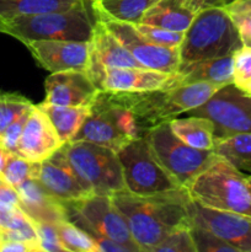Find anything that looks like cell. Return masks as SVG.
Here are the masks:
<instances>
[{
    "label": "cell",
    "instance_id": "6da1fadb",
    "mask_svg": "<svg viewBox=\"0 0 251 252\" xmlns=\"http://www.w3.org/2000/svg\"><path fill=\"white\" fill-rule=\"evenodd\" d=\"M111 198L125 217L140 252H153L175 229L191 225L192 198L185 187L155 194H135L123 189Z\"/></svg>",
    "mask_w": 251,
    "mask_h": 252
},
{
    "label": "cell",
    "instance_id": "7a4b0ae2",
    "mask_svg": "<svg viewBox=\"0 0 251 252\" xmlns=\"http://www.w3.org/2000/svg\"><path fill=\"white\" fill-rule=\"evenodd\" d=\"M220 88L223 86L212 83H193L161 90L106 93L113 101L132 111L145 135L148 130L206 103Z\"/></svg>",
    "mask_w": 251,
    "mask_h": 252
},
{
    "label": "cell",
    "instance_id": "3957f363",
    "mask_svg": "<svg viewBox=\"0 0 251 252\" xmlns=\"http://www.w3.org/2000/svg\"><path fill=\"white\" fill-rule=\"evenodd\" d=\"M93 0H81L63 11L19 16L0 22V32L15 37L22 43L38 39L90 42L95 22Z\"/></svg>",
    "mask_w": 251,
    "mask_h": 252
},
{
    "label": "cell",
    "instance_id": "277c9868",
    "mask_svg": "<svg viewBox=\"0 0 251 252\" xmlns=\"http://www.w3.org/2000/svg\"><path fill=\"white\" fill-rule=\"evenodd\" d=\"M241 47L238 30L224 6L199 10L180 44V68L194 62L233 56Z\"/></svg>",
    "mask_w": 251,
    "mask_h": 252
},
{
    "label": "cell",
    "instance_id": "5b68a950",
    "mask_svg": "<svg viewBox=\"0 0 251 252\" xmlns=\"http://www.w3.org/2000/svg\"><path fill=\"white\" fill-rule=\"evenodd\" d=\"M186 189L191 198L206 208L251 217V191L246 176L219 155Z\"/></svg>",
    "mask_w": 251,
    "mask_h": 252
},
{
    "label": "cell",
    "instance_id": "8992f818",
    "mask_svg": "<svg viewBox=\"0 0 251 252\" xmlns=\"http://www.w3.org/2000/svg\"><path fill=\"white\" fill-rule=\"evenodd\" d=\"M145 137L137 118L106 91H100L90 106V113L70 142H90L107 147L116 153L137 138Z\"/></svg>",
    "mask_w": 251,
    "mask_h": 252
},
{
    "label": "cell",
    "instance_id": "52a82bcc",
    "mask_svg": "<svg viewBox=\"0 0 251 252\" xmlns=\"http://www.w3.org/2000/svg\"><path fill=\"white\" fill-rule=\"evenodd\" d=\"M63 149L93 194L112 196L126 189L122 166L115 150L90 142H68Z\"/></svg>",
    "mask_w": 251,
    "mask_h": 252
},
{
    "label": "cell",
    "instance_id": "ba28073f",
    "mask_svg": "<svg viewBox=\"0 0 251 252\" xmlns=\"http://www.w3.org/2000/svg\"><path fill=\"white\" fill-rule=\"evenodd\" d=\"M70 221L85 230L91 238L103 236L127 246L132 252H140L134 243L128 224L111 196L90 194L88 197L64 203Z\"/></svg>",
    "mask_w": 251,
    "mask_h": 252
},
{
    "label": "cell",
    "instance_id": "9c48e42d",
    "mask_svg": "<svg viewBox=\"0 0 251 252\" xmlns=\"http://www.w3.org/2000/svg\"><path fill=\"white\" fill-rule=\"evenodd\" d=\"M145 138L160 164L185 189L217 157L213 150L197 149L182 142L172 132L170 122L148 130Z\"/></svg>",
    "mask_w": 251,
    "mask_h": 252
},
{
    "label": "cell",
    "instance_id": "30bf717a",
    "mask_svg": "<svg viewBox=\"0 0 251 252\" xmlns=\"http://www.w3.org/2000/svg\"><path fill=\"white\" fill-rule=\"evenodd\" d=\"M126 189L135 194H155L181 189L164 169L145 137L132 140L117 152Z\"/></svg>",
    "mask_w": 251,
    "mask_h": 252
},
{
    "label": "cell",
    "instance_id": "8fae6325",
    "mask_svg": "<svg viewBox=\"0 0 251 252\" xmlns=\"http://www.w3.org/2000/svg\"><path fill=\"white\" fill-rule=\"evenodd\" d=\"M186 113L211 120L216 138L251 133V96L234 83L220 88L206 103Z\"/></svg>",
    "mask_w": 251,
    "mask_h": 252
},
{
    "label": "cell",
    "instance_id": "7c38bea8",
    "mask_svg": "<svg viewBox=\"0 0 251 252\" xmlns=\"http://www.w3.org/2000/svg\"><path fill=\"white\" fill-rule=\"evenodd\" d=\"M95 11L97 19L107 27L110 32L122 46L132 54L135 61L144 68L164 71V73H177L180 68V47H165L154 43L145 38L134 24L110 19L100 12Z\"/></svg>",
    "mask_w": 251,
    "mask_h": 252
},
{
    "label": "cell",
    "instance_id": "4fadbf2b",
    "mask_svg": "<svg viewBox=\"0 0 251 252\" xmlns=\"http://www.w3.org/2000/svg\"><path fill=\"white\" fill-rule=\"evenodd\" d=\"M86 71L101 91L139 93L181 85L179 73L149 68H90Z\"/></svg>",
    "mask_w": 251,
    "mask_h": 252
},
{
    "label": "cell",
    "instance_id": "5bb4252c",
    "mask_svg": "<svg viewBox=\"0 0 251 252\" xmlns=\"http://www.w3.org/2000/svg\"><path fill=\"white\" fill-rule=\"evenodd\" d=\"M189 218L192 225L209 229L238 252H251V217L206 208L192 199Z\"/></svg>",
    "mask_w": 251,
    "mask_h": 252
},
{
    "label": "cell",
    "instance_id": "9a60e30c",
    "mask_svg": "<svg viewBox=\"0 0 251 252\" xmlns=\"http://www.w3.org/2000/svg\"><path fill=\"white\" fill-rule=\"evenodd\" d=\"M37 62L51 73L86 70L90 64V42L38 39L24 43Z\"/></svg>",
    "mask_w": 251,
    "mask_h": 252
},
{
    "label": "cell",
    "instance_id": "2e32d148",
    "mask_svg": "<svg viewBox=\"0 0 251 252\" xmlns=\"http://www.w3.org/2000/svg\"><path fill=\"white\" fill-rule=\"evenodd\" d=\"M37 180L48 193L63 203L93 194L71 166L63 147L41 162Z\"/></svg>",
    "mask_w": 251,
    "mask_h": 252
},
{
    "label": "cell",
    "instance_id": "e0dca14e",
    "mask_svg": "<svg viewBox=\"0 0 251 252\" xmlns=\"http://www.w3.org/2000/svg\"><path fill=\"white\" fill-rule=\"evenodd\" d=\"M63 145L46 113L37 105H32L17 144L16 155L30 161L42 162Z\"/></svg>",
    "mask_w": 251,
    "mask_h": 252
},
{
    "label": "cell",
    "instance_id": "ac0fdd59",
    "mask_svg": "<svg viewBox=\"0 0 251 252\" xmlns=\"http://www.w3.org/2000/svg\"><path fill=\"white\" fill-rule=\"evenodd\" d=\"M100 91L86 70L57 71L47 78L43 102L59 106H91Z\"/></svg>",
    "mask_w": 251,
    "mask_h": 252
},
{
    "label": "cell",
    "instance_id": "d6986e66",
    "mask_svg": "<svg viewBox=\"0 0 251 252\" xmlns=\"http://www.w3.org/2000/svg\"><path fill=\"white\" fill-rule=\"evenodd\" d=\"M20 208L32 221H42L57 225L68 219L63 202L46 191L37 179H29L16 187Z\"/></svg>",
    "mask_w": 251,
    "mask_h": 252
},
{
    "label": "cell",
    "instance_id": "ffe728a7",
    "mask_svg": "<svg viewBox=\"0 0 251 252\" xmlns=\"http://www.w3.org/2000/svg\"><path fill=\"white\" fill-rule=\"evenodd\" d=\"M97 17V16H96ZM91 53L89 68H144L122 46L112 32L96 20L94 36L90 41ZM86 69V70H88Z\"/></svg>",
    "mask_w": 251,
    "mask_h": 252
},
{
    "label": "cell",
    "instance_id": "44dd1931",
    "mask_svg": "<svg viewBox=\"0 0 251 252\" xmlns=\"http://www.w3.org/2000/svg\"><path fill=\"white\" fill-rule=\"evenodd\" d=\"M177 73L180 74L181 85L212 83L225 86L234 83V58L233 56H225L194 62L181 66Z\"/></svg>",
    "mask_w": 251,
    "mask_h": 252
},
{
    "label": "cell",
    "instance_id": "7402d4cb",
    "mask_svg": "<svg viewBox=\"0 0 251 252\" xmlns=\"http://www.w3.org/2000/svg\"><path fill=\"white\" fill-rule=\"evenodd\" d=\"M196 12L185 0H157L143 15L139 22L175 32H185Z\"/></svg>",
    "mask_w": 251,
    "mask_h": 252
},
{
    "label": "cell",
    "instance_id": "603a6c76",
    "mask_svg": "<svg viewBox=\"0 0 251 252\" xmlns=\"http://www.w3.org/2000/svg\"><path fill=\"white\" fill-rule=\"evenodd\" d=\"M37 106L49 118L63 144L75 137L90 113V106H59L46 102Z\"/></svg>",
    "mask_w": 251,
    "mask_h": 252
},
{
    "label": "cell",
    "instance_id": "cb8c5ba5",
    "mask_svg": "<svg viewBox=\"0 0 251 252\" xmlns=\"http://www.w3.org/2000/svg\"><path fill=\"white\" fill-rule=\"evenodd\" d=\"M172 132L186 144L202 150H213L214 126L211 120L201 116L174 118L170 121Z\"/></svg>",
    "mask_w": 251,
    "mask_h": 252
},
{
    "label": "cell",
    "instance_id": "d4e9b609",
    "mask_svg": "<svg viewBox=\"0 0 251 252\" xmlns=\"http://www.w3.org/2000/svg\"><path fill=\"white\" fill-rule=\"evenodd\" d=\"M81 0H0V22L19 16L63 11Z\"/></svg>",
    "mask_w": 251,
    "mask_h": 252
},
{
    "label": "cell",
    "instance_id": "484cf974",
    "mask_svg": "<svg viewBox=\"0 0 251 252\" xmlns=\"http://www.w3.org/2000/svg\"><path fill=\"white\" fill-rule=\"evenodd\" d=\"M213 152L240 171L251 172V133L216 138Z\"/></svg>",
    "mask_w": 251,
    "mask_h": 252
},
{
    "label": "cell",
    "instance_id": "4316f807",
    "mask_svg": "<svg viewBox=\"0 0 251 252\" xmlns=\"http://www.w3.org/2000/svg\"><path fill=\"white\" fill-rule=\"evenodd\" d=\"M157 0H93V6L100 14L118 21L137 24Z\"/></svg>",
    "mask_w": 251,
    "mask_h": 252
},
{
    "label": "cell",
    "instance_id": "83f0119b",
    "mask_svg": "<svg viewBox=\"0 0 251 252\" xmlns=\"http://www.w3.org/2000/svg\"><path fill=\"white\" fill-rule=\"evenodd\" d=\"M56 228L66 252H98L95 240L69 219L62 220Z\"/></svg>",
    "mask_w": 251,
    "mask_h": 252
},
{
    "label": "cell",
    "instance_id": "f1b7e54d",
    "mask_svg": "<svg viewBox=\"0 0 251 252\" xmlns=\"http://www.w3.org/2000/svg\"><path fill=\"white\" fill-rule=\"evenodd\" d=\"M41 162L30 161L20 155L11 154L7 157L6 164L1 174V180L16 189L20 184L29 179H37Z\"/></svg>",
    "mask_w": 251,
    "mask_h": 252
},
{
    "label": "cell",
    "instance_id": "f546056e",
    "mask_svg": "<svg viewBox=\"0 0 251 252\" xmlns=\"http://www.w3.org/2000/svg\"><path fill=\"white\" fill-rule=\"evenodd\" d=\"M224 9L235 25L243 46L251 48V0H234Z\"/></svg>",
    "mask_w": 251,
    "mask_h": 252
},
{
    "label": "cell",
    "instance_id": "4dcf8cb0",
    "mask_svg": "<svg viewBox=\"0 0 251 252\" xmlns=\"http://www.w3.org/2000/svg\"><path fill=\"white\" fill-rule=\"evenodd\" d=\"M32 105L31 101L17 94H0V134L15 118L31 108Z\"/></svg>",
    "mask_w": 251,
    "mask_h": 252
},
{
    "label": "cell",
    "instance_id": "1f68e13d",
    "mask_svg": "<svg viewBox=\"0 0 251 252\" xmlns=\"http://www.w3.org/2000/svg\"><path fill=\"white\" fill-rule=\"evenodd\" d=\"M189 229L197 252H238L234 246L219 238L209 229L192 225V224Z\"/></svg>",
    "mask_w": 251,
    "mask_h": 252
},
{
    "label": "cell",
    "instance_id": "d6a6232c",
    "mask_svg": "<svg viewBox=\"0 0 251 252\" xmlns=\"http://www.w3.org/2000/svg\"><path fill=\"white\" fill-rule=\"evenodd\" d=\"M189 226L175 229L159 245L155 246L153 252H197Z\"/></svg>",
    "mask_w": 251,
    "mask_h": 252
},
{
    "label": "cell",
    "instance_id": "836d02e7",
    "mask_svg": "<svg viewBox=\"0 0 251 252\" xmlns=\"http://www.w3.org/2000/svg\"><path fill=\"white\" fill-rule=\"evenodd\" d=\"M134 26L145 38L154 42V43L160 44V46L180 47L182 39H184L185 32L169 31V30H165L162 27L142 24V22H137V24H134Z\"/></svg>",
    "mask_w": 251,
    "mask_h": 252
},
{
    "label": "cell",
    "instance_id": "e575fe53",
    "mask_svg": "<svg viewBox=\"0 0 251 252\" xmlns=\"http://www.w3.org/2000/svg\"><path fill=\"white\" fill-rule=\"evenodd\" d=\"M36 228L41 252H66L62 244L56 225L42 221H33Z\"/></svg>",
    "mask_w": 251,
    "mask_h": 252
},
{
    "label": "cell",
    "instance_id": "d590c367",
    "mask_svg": "<svg viewBox=\"0 0 251 252\" xmlns=\"http://www.w3.org/2000/svg\"><path fill=\"white\" fill-rule=\"evenodd\" d=\"M32 107V106H31ZM31 108L22 112L19 117L15 118L9 126L4 129V132L0 134V144L5 148L11 154H16L17 144H19L20 137H21L22 129H24L25 122L29 117V112Z\"/></svg>",
    "mask_w": 251,
    "mask_h": 252
},
{
    "label": "cell",
    "instance_id": "8d00e7d4",
    "mask_svg": "<svg viewBox=\"0 0 251 252\" xmlns=\"http://www.w3.org/2000/svg\"><path fill=\"white\" fill-rule=\"evenodd\" d=\"M234 58V84L244 83L251 78V48L243 46L233 54Z\"/></svg>",
    "mask_w": 251,
    "mask_h": 252
},
{
    "label": "cell",
    "instance_id": "74e56055",
    "mask_svg": "<svg viewBox=\"0 0 251 252\" xmlns=\"http://www.w3.org/2000/svg\"><path fill=\"white\" fill-rule=\"evenodd\" d=\"M0 252H37V250L34 246L22 241L0 240Z\"/></svg>",
    "mask_w": 251,
    "mask_h": 252
},
{
    "label": "cell",
    "instance_id": "f35d334b",
    "mask_svg": "<svg viewBox=\"0 0 251 252\" xmlns=\"http://www.w3.org/2000/svg\"><path fill=\"white\" fill-rule=\"evenodd\" d=\"M185 1L194 12L207 9V7L224 6L225 4V0H185Z\"/></svg>",
    "mask_w": 251,
    "mask_h": 252
},
{
    "label": "cell",
    "instance_id": "ab89813d",
    "mask_svg": "<svg viewBox=\"0 0 251 252\" xmlns=\"http://www.w3.org/2000/svg\"><path fill=\"white\" fill-rule=\"evenodd\" d=\"M10 153L0 144V179H1V174H2V170H4L5 164H6V160L7 157H9Z\"/></svg>",
    "mask_w": 251,
    "mask_h": 252
},
{
    "label": "cell",
    "instance_id": "60d3db41",
    "mask_svg": "<svg viewBox=\"0 0 251 252\" xmlns=\"http://www.w3.org/2000/svg\"><path fill=\"white\" fill-rule=\"evenodd\" d=\"M236 86H238L240 90H243L245 94H248L249 96H251V78H249L248 80H245L244 83L239 84V85Z\"/></svg>",
    "mask_w": 251,
    "mask_h": 252
},
{
    "label": "cell",
    "instance_id": "b9f144b4",
    "mask_svg": "<svg viewBox=\"0 0 251 252\" xmlns=\"http://www.w3.org/2000/svg\"><path fill=\"white\" fill-rule=\"evenodd\" d=\"M246 181H248L249 187H250V191H251V175L250 176H246Z\"/></svg>",
    "mask_w": 251,
    "mask_h": 252
},
{
    "label": "cell",
    "instance_id": "7bdbcfd3",
    "mask_svg": "<svg viewBox=\"0 0 251 252\" xmlns=\"http://www.w3.org/2000/svg\"><path fill=\"white\" fill-rule=\"evenodd\" d=\"M231 1H234V0H225V4H229V2H231ZM224 4V5H225Z\"/></svg>",
    "mask_w": 251,
    "mask_h": 252
},
{
    "label": "cell",
    "instance_id": "ee69618b",
    "mask_svg": "<svg viewBox=\"0 0 251 252\" xmlns=\"http://www.w3.org/2000/svg\"><path fill=\"white\" fill-rule=\"evenodd\" d=\"M0 236H1V228H0Z\"/></svg>",
    "mask_w": 251,
    "mask_h": 252
},
{
    "label": "cell",
    "instance_id": "f6af8a7d",
    "mask_svg": "<svg viewBox=\"0 0 251 252\" xmlns=\"http://www.w3.org/2000/svg\"><path fill=\"white\" fill-rule=\"evenodd\" d=\"M2 181H4V180H1V179H0V184H1V182H2Z\"/></svg>",
    "mask_w": 251,
    "mask_h": 252
}]
</instances>
